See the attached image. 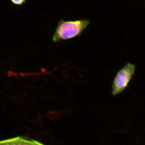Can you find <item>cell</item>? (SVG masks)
Returning <instances> with one entry per match:
<instances>
[{"mask_svg": "<svg viewBox=\"0 0 145 145\" xmlns=\"http://www.w3.org/2000/svg\"><path fill=\"white\" fill-rule=\"evenodd\" d=\"M89 24L90 21L86 19L73 21L60 20L52 36L53 42H57L61 40H68L79 36Z\"/></svg>", "mask_w": 145, "mask_h": 145, "instance_id": "obj_1", "label": "cell"}, {"mask_svg": "<svg viewBox=\"0 0 145 145\" xmlns=\"http://www.w3.org/2000/svg\"><path fill=\"white\" fill-rule=\"evenodd\" d=\"M135 71V65L127 63L118 72L112 85V94L113 96H116L126 89L134 75Z\"/></svg>", "mask_w": 145, "mask_h": 145, "instance_id": "obj_2", "label": "cell"}, {"mask_svg": "<svg viewBox=\"0 0 145 145\" xmlns=\"http://www.w3.org/2000/svg\"><path fill=\"white\" fill-rule=\"evenodd\" d=\"M0 145H45L40 142L27 137H17L0 141Z\"/></svg>", "mask_w": 145, "mask_h": 145, "instance_id": "obj_3", "label": "cell"}, {"mask_svg": "<svg viewBox=\"0 0 145 145\" xmlns=\"http://www.w3.org/2000/svg\"><path fill=\"white\" fill-rule=\"evenodd\" d=\"M11 1L13 4H16V5H22L25 3V0H11Z\"/></svg>", "mask_w": 145, "mask_h": 145, "instance_id": "obj_4", "label": "cell"}]
</instances>
